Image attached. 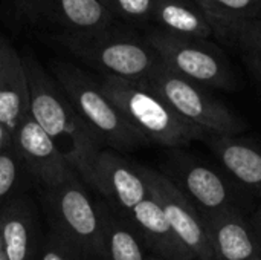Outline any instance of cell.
<instances>
[{"instance_id":"27","label":"cell","mask_w":261,"mask_h":260,"mask_svg":"<svg viewBox=\"0 0 261 260\" xmlns=\"http://www.w3.org/2000/svg\"><path fill=\"white\" fill-rule=\"evenodd\" d=\"M252 63H254V69H255V72L258 74V77L261 78V61L260 60H255V58H254V61H252Z\"/></svg>"},{"instance_id":"14","label":"cell","mask_w":261,"mask_h":260,"mask_svg":"<svg viewBox=\"0 0 261 260\" xmlns=\"http://www.w3.org/2000/svg\"><path fill=\"white\" fill-rule=\"evenodd\" d=\"M29 113V84L17 49L0 37V124L11 133Z\"/></svg>"},{"instance_id":"5","label":"cell","mask_w":261,"mask_h":260,"mask_svg":"<svg viewBox=\"0 0 261 260\" xmlns=\"http://www.w3.org/2000/svg\"><path fill=\"white\" fill-rule=\"evenodd\" d=\"M205 216L220 211H245V188L200 159L174 149L164 173Z\"/></svg>"},{"instance_id":"29","label":"cell","mask_w":261,"mask_h":260,"mask_svg":"<svg viewBox=\"0 0 261 260\" xmlns=\"http://www.w3.org/2000/svg\"><path fill=\"white\" fill-rule=\"evenodd\" d=\"M251 260H261V251L258 253V254H257V256H254V257H252Z\"/></svg>"},{"instance_id":"22","label":"cell","mask_w":261,"mask_h":260,"mask_svg":"<svg viewBox=\"0 0 261 260\" xmlns=\"http://www.w3.org/2000/svg\"><path fill=\"white\" fill-rule=\"evenodd\" d=\"M17 158L18 155L12 144L0 153V199L5 198L15 185L18 173Z\"/></svg>"},{"instance_id":"6","label":"cell","mask_w":261,"mask_h":260,"mask_svg":"<svg viewBox=\"0 0 261 260\" xmlns=\"http://www.w3.org/2000/svg\"><path fill=\"white\" fill-rule=\"evenodd\" d=\"M47 202L55 234L76 250L83 259L102 260L101 211L76 176L47 190Z\"/></svg>"},{"instance_id":"11","label":"cell","mask_w":261,"mask_h":260,"mask_svg":"<svg viewBox=\"0 0 261 260\" xmlns=\"http://www.w3.org/2000/svg\"><path fill=\"white\" fill-rule=\"evenodd\" d=\"M12 146L18 158L46 190H52L76 176L49 135L29 113L12 133Z\"/></svg>"},{"instance_id":"28","label":"cell","mask_w":261,"mask_h":260,"mask_svg":"<svg viewBox=\"0 0 261 260\" xmlns=\"http://www.w3.org/2000/svg\"><path fill=\"white\" fill-rule=\"evenodd\" d=\"M145 260H164V259H161V257H158V256H151V257H147Z\"/></svg>"},{"instance_id":"18","label":"cell","mask_w":261,"mask_h":260,"mask_svg":"<svg viewBox=\"0 0 261 260\" xmlns=\"http://www.w3.org/2000/svg\"><path fill=\"white\" fill-rule=\"evenodd\" d=\"M153 14L171 34L191 38H205L211 34L205 18L179 0H158Z\"/></svg>"},{"instance_id":"20","label":"cell","mask_w":261,"mask_h":260,"mask_svg":"<svg viewBox=\"0 0 261 260\" xmlns=\"http://www.w3.org/2000/svg\"><path fill=\"white\" fill-rule=\"evenodd\" d=\"M205 14L220 23L240 20L249 14L255 0H196Z\"/></svg>"},{"instance_id":"30","label":"cell","mask_w":261,"mask_h":260,"mask_svg":"<svg viewBox=\"0 0 261 260\" xmlns=\"http://www.w3.org/2000/svg\"><path fill=\"white\" fill-rule=\"evenodd\" d=\"M0 254H3V244H2V238H0Z\"/></svg>"},{"instance_id":"8","label":"cell","mask_w":261,"mask_h":260,"mask_svg":"<svg viewBox=\"0 0 261 260\" xmlns=\"http://www.w3.org/2000/svg\"><path fill=\"white\" fill-rule=\"evenodd\" d=\"M148 43L159 60L184 78L203 87L236 89L237 80L225 57L199 38L156 32L148 37Z\"/></svg>"},{"instance_id":"10","label":"cell","mask_w":261,"mask_h":260,"mask_svg":"<svg viewBox=\"0 0 261 260\" xmlns=\"http://www.w3.org/2000/svg\"><path fill=\"white\" fill-rule=\"evenodd\" d=\"M138 169L150 196L159 204L180 242L194 254L196 260H213L203 218L191 201L164 173L142 166H138Z\"/></svg>"},{"instance_id":"16","label":"cell","mask_w":261,"mask_h":260,"mask_svg":"<svg viewBox=\"0 0 261 260\" xmlns=\"http://www.w3.org/2000/svg\"><path fill=\"white\" fill-rule=\"evenodd\" d=\"M128 216L139 233V238L158 257L164 260H196L194 254L180 242L168 224L159 204L150 196L136 205Z\"/></svg>"},{"instance_id":"21","label":"cell","mask_w":261,"mask_h":260,"mask_svg":"<svg viewBox=\"0 0 261 260\" xmlns=\"http://www.w3.org/2000/svg\"><path fill=\"white\" fill-rule=\"evenodd\" d=\"M112 15L121 14L125 17L141 18L153 14L158 0H98Z\"/></svg>"},{"instance_id":"23","label":"cell","mask_w":261,"mask_h":260,"mask_svg":"<svg viewBox=\"0 0 261 260\" xmlns=\"http://www.w3.org/2000/svg\"><path fill=\"white\" fill-rule=\"evenodd\" d=\"M83 256L73 250L66 241H63L58 234H54L50 241L46 244L41 260H81Z\"/></svg>"},{"instance_id":"1","label":"cell","mask_w":261,"mask_h":260,"mask_svg":"<svg viewBox=\"0 0 261 260\" xmlns=\"http://www.w3.org/2000/svg\"><path fill=\"white\" fill-rule=\"evenodd\" d=\"M21 58L29 84V115L49 135L75 175L93 187L95 164L102 144L40 61L31 54Z\"/></svg>"},{"instance_id":"12","label":"cell","mask_w":261,"mask_h":260,"mask_svg":"<svg viewBox=\"0 0 261 260\" xmlns=\"http://www.w3.org/2000/svg\"><path fill=\"white\" fill-rule=\"evenodd\" d=\"M213 260H251L261 251L251 218L245 211H220L203 218Z\"/></svg>"},{"instance_id":"3","label":"cell","mask_w":261,"mask_h":260,"mask_svg":"<svg viewBox=\"0 0 261 260\" xmlns=\"http://www.w3.org/2000/svg\"><path fill=\"white\" fill-rule=\"evenodd\" d=\"M52 74L66 98L102 146L133 150L147 141L128 124L118 107L106 97L99 83L80 67L64 61L52 64Z\"/></svg>"},{"instance_id":"4","label":"cell","mask_w":261,"mask_h":260,"mask_svg":"<svg viewBox=\"0 0 261 260\" xmlns=\"http://www.w3.org/2000/svg\"><path fill=\"white\" fill-rule=\"evenodd\" d=\"M141 84L165 101L184 120L205 130L211 138L236 136L248 129L245 120L214 98L206 87L184 78L161 60Z\"/></svg>"},{"instance_id":"2","label":"cell","mask_w":261,"mask_h":260,"mask_svg":"<svg viewBox=\"0 0 261 260\" xmlns=\"http://www.w3.org/2000/svg\"><path fill=\"white\" fill-rule=\"evenodd\" d=\"M99 86L147 143H156L174 150L193 141H208L211 138L205 130L177 115L141 83L106 75Z\"/></svg>"},{"instance_id":"24","label":"cell","mask_w":261,"mask_h":260,"mask_svg":"<svg viewBox=\"0 0 261 260\" xmlns=\"http://www.w3.org/2000/svg\"><path fill=\"white\" fill-rule=\"evenodd\" d=\"M248 46L249 49H252L255 60L261 61V29L248 32Z\"/></svg>"},{"instance_id":"13","label":"cell","mask_w":261,"mask_h":260,"mask_svg":"<svg viewBox=\"0 0 261 260\" xmlns=\"http://www.w3.org/2000/svg\"><path fill=\"white\" fill-rule=\"evenodd\" d=\"M93 187L125 213L148 198V188L138 166L110 150H101L96 159Z\"/></svg>"},{"instance_id":"9","label":"cell","mask_w":261,"mask_h":260,"mask_svg":"<svg viewBox=\"0 0 261 260\" xmlns=\"http://www.w3.org/2000/svg\"><path fill=\"white\" fill-rule=\"evenodd\" d=\"M34 26L61 37H92L110 31L113 15L98 0H15Z\"/></svg>"},{"instance_id":"15","label":"cell","mask_w":261,"mask_h":260,"mask_svg":"<svg viewBox=\"0 0 261 260\" xmlns=\"http://www.w3.org/2000/svg\"><path fill=\"white\" fill-rule=\"evenodd\" d=\"M210 149L229 173V176L246 192L261 199V143L246 136H213Z\"/></svg>"},{"instance_id":"17","label":"cell","mask_w":261,"mask_h":260,"mask_svg":"<svg viewBox=\"0 0 261 260\" xmlns=\"http://www.w3.org/2000/svg\"><path fill=\"white\" fill-rule=\"evenodd\" d=\"M102 221V260H145L138 234L119 222L106 208H99Z\"/></svg>"},{"instance_id":"25","label":"cell","mask_w":261,"mask_h":260,"mask_svg":"<svg viewBox=\"0 0 261 260\" xmlns=\"http://www.w3.org/2000/svg\"><path fill=\"white\" fill-rule=\"evenodd\" d=\"M11 144H12V133L3 124H0V153Z\"/></svg>"},{"instance_id":"26","label":"cell","mask_w":261,"mask_h":260,"mask_svg":"<svg viewBox=\"0 0 261 260\" xmlns=\"http://www.w3.org/2000/svg\"><path fill=\"white\" fill-rule=\"evenodd\" d=\"M251 221H252V225L255 228V233H257V238H258V242H260V248H261V207L257 208L252 216H251Z\"/></svg>"},{"instance_id":"19","label":"cell","mask_w":261,"mask_h":260,"mask_svg":"<svg viewBox=\"0 0 261 260\" xmlns=\"http://www.w3.org/2000/svg\"><path fill=\"white\" fill-rule=\"evenodd\" d=\"M0 238L6 260H29L31 224L23 208L11 205L3 211L0 216Z\"/></svg>"},{"instance_id":"7","label":"cell","mask_w":261,"mask_h":260,"mask_svg":"<svg viewBox=\"0 0 261 260\" xmlns=\"http://www.w3.org/2000/svg\"><path fill=\"white\" fill-rule=\"evenodd\" d=\"M84 63L101 69L109 77L141 83L159 63L158 54L148 44L113 35L110 31L92 37L57 38Z\"/></svg>"},{"instance_id":"31","label":"cell","mask_w":261,"mask_h":260,"mask_svg":"<svg viewBox=\"0 0 261 260\" xmlns=\"http://www.w3.org/2000/svg\"><path fill=\"white\" fill-rule=\"evenodd\" d=\"M0 260H6V257H5L3 254H0Z\"/></svg>"}]
</instances>
